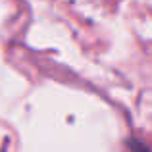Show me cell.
<instances>
[{"mask_svg": "<svg viewBox=\"0 0 152 152\" xmlns=\"http://www.w3.org/2000/svg\"><path fill=\"white\" fill-rule=\"evenodd\" d=\"M129 146H131V150H133V152H150V148H146L142 142L135 141V139H131V141H129Z\"/></svg>", "mask_w": 152, "mask_h": 152, "instance_id": "obj_1", "label": "cell"}]
</instances>
